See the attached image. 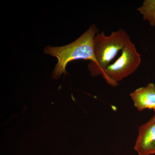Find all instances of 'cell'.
I'll return each instance as SVG.
<instances>
[{
	"label": "cell",
	"mask_w": 155,
	"mask_h": 155,
	"mask_svg": "<svg viewBox=\"0 0 155 155\" xmlns=\"http://www.w3.org/2000/svg\"><path fill=\"white\" fill-rule=\"evenodd\" d=\"M98 31L92 25L75 41L61 47L47 46L44 52L55 57L58 63L52 72L53 79H58L63 74H67L66 67L68 63L78 60H94V41Z\"/></svg>",
	"instance_id": "cell-1"
},
{
	"label": "cell",
	"mask_w": 155,
	"mask_h": 155,
	"mask_svg": "<svg viewBox=\"0 0 155 155\" xmlns=\"http://www.w3.org/2000/svg\"><path fill=\"white\" fill-rule=\"evenodd\" d=\"M130 41V36L122 28L109 35H106L104 32L97 34L94 41V60L87 66L92 76H102L106 68Z\"/></svg>",
	"instance_id": "cell-2"
},
{
	"label": "cell",
	"mask_w": 155,
	"mask_h": 155,
	"mask_svg": "<svg viewBox=\"0 0 155 155\" xmlns=\"http://www.w3.org/2000/svg\"><path fill=\"white\" fill-rule=\"evenodd\" d=\"M141 62V55L130 41L119 58L106 68L102 76L109 85L116 86L118 82L136 71Z\"/></svg>",
	"instance_id": "cell-3"
},
{
	"label": "cell",
	"mask_w": 155,
	"mask_h": 155,
	"mask_svg": "<svg viewBox=\"0 0 155 155\" xmlns=\"http://www.w3.org/2000/svg\"><path fill=\"white\" fill-rule=\"evenodd\" d=\"M134 149L139 155L154 154L155 115L148 122L140 127Z\"/></svg>",
	"instance_id": "cell-4"
},
{
	"label": "cell",
	"mask_w": 155,
	"mask_h": 155,
	"mask_svg": "<svg viewBox=\"0 0 155 155\" xmlns=\"http://www.w3.org/2000/svg\"><path fill=\"white\" fill-rule=\"evenodd\" d=\"M135 107L139 111L153 109L155 107V85L148 84L146 86L136 89L130 94Z\"/></svg>",
	"instance_id": "cell-5"
},
{
	"label": "cell",
	"mask_w": 155,
	"mask_h": 155,
	"mask_svg": "<svg viewBox=\"0 0 155 155\" xmlns=\"http://www.w3.org/2000/svg\"><path fill=\"white\" fill-rule=\"evenodd\" d=\"M137 11L143 20L147 21L151 26H155V0H145Z\"/></svg>",
	"instance_id": "cell-6"
},
{
	"label": "cell",
	"mask_w": 155,
	"mask_h": 155,
	"mask_svg": "<svg viewBox=\"0 0 155 155\" xmlns=\"http://www.w3.org/2000/svg\"><path fill=\"white\" fill-rule=\"evenodd\" d=\"M154 111H155V107L154 109Z\"/></svg>",
	"instance_id": "cell-7"
},
{
	"label": "cell",
	"mask_w": 155,
	"mask_h": 155,
	"mask_svg": "<svg viewBox=\"0 0 155 155\" xmlns=\"http://www.w3.org/2000/svg\"><path fill=\"white\" fill-rule=\"evenodd\" d=\"M154 153H155V150Z\"/></svg>",
	"instance_id": "cell-8"
}]
</instances>
